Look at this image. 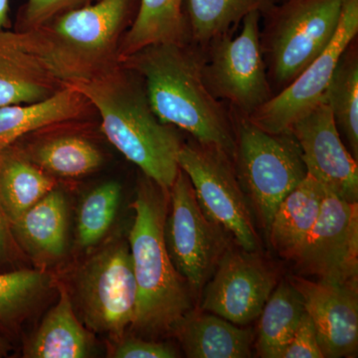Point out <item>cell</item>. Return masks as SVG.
<instances>
[{
  "mask_svg": "<svg viewBox=\"0 0 358 358\" xmlns=\"http://www.w3.org/2000/svg\"><path fill=\"white\" fill-rule=\"evenodd\" d=\"M204 59V47L188 41L150 45L120 63L141 78L160 122L233 159L234 119L229 108L207 89L202 76Z\"/></svg>",
  "mask_w": 358,
  "mask_h": 358,
  "instance_id": "cell-1",
  "label": "cell"
},
{
  "mask_svg": "<svg viewBox=\"0 0 358 358\" xmlns=\"http://www.w3.org/2000/svg\"><path fill=\"white\" fill-rule=\"evenodd\" d=\"M68 85L100 115L110 143L143 176L171 189L180 169L178 155L183 143L176 128L155 115L141 78L120 63L98 76Z\"/></svg>",
  "mask_w": 358,
  "mask_h": 358,
  "instance_id": "cell-2",
  "label": "cell"
},
{
  "mask_svg": "<svg viewBox=\"0 0 358 358\" xmlns=\"http://www.w3.org/2000/svg\"><path fill=\"white\" fill-rule=\"evenodd\" d=\"M169 199V190L143 176L133 203L129 246L138 287V308L131 327L147 336L174 333L192 312L189 285L174 268L164 241Z\"/></svg>",
  "mask_w": 358,
  "mask_h": 358,
  "instance_id": "cell-3",
  "label": "cell"
},
{
  "mask_svg": "<svg viewBox=\"0 0 358 358\" xmlns=\"http://www.w3.org/2000/svg\"><path fill=\"white\" fill-rule=\"evenodd\" d=\"M140 0H98L53 18L33 34L66 84L82 82L120 64V46Z\"/></svg>",
  "mask_w": 358,
  "mask_h": 358,
  "instance_id": "cell-4",
  "label": "cell"
},
{
  "mask_svg": "<svg viewBox=\"0 0 358 358\" xmlns=\"http://www.w3.org/2000/svg\"><path fill=\"white\" fill-rule=\"evenodd\" d=\"M231 114L235 127L232 159L238 180L268 233L279 205L307 178V167L291 131L268 133L248 117Z\"/></svg>",
  "mask_w": 358,
  "mask_h": 358,
  "instance_id": "cell-5",
  "label": "cell"
},
{
  "mask_svg": "<svg viewBox=\"0 0 358 358\" xmlns=\"http://www.w3.org/2000/svg\"><path fill=\"white\" fill-rule=\"evenodd\" d=\"M343 0H281L264 14L260 38L277 94L327 48L338 30Z\"/></svg>",
  "mask_w": 358,
  "mask_h": 358,
  "instance_id": "cell-6",
  "label": "cell"
},
{
  "mask_svg": "<svg viewBox=\"0 0 358 358\" xmlns=\"http://www.w3.org/2000/svg\"><path fill=\"white\" fill-rule=\"evenodd\" d=\"M261 18L260 13H250L237 36L228 32L203 46L207 89L231 112L247 117L274 96L261 46Z\"/></svg>",
  "mask_w": 358,
  "mask_h": 358,
  "instance_id": "cell-7",
  "label": "cell"
},
{
  "mask_svg": "<svg viewBox=\"0 0 358 358\" xmlns=\"http://www.w3.org/2000/svg\"><path fill=\"white\" fill-rule=\"evenodd\" d=\"M178 166L193 186L205 215L229 234L242 250L255 252L259 238L251 206L231 157L211 145L183 143Z\"/></svg>",
  "mask_w": 358,
  "mask_h": 358,
  "instance_id": "cell-8",
  "label": "cell"
},
{
  "mask_svg": "<svg viewBox=\"0 0 358 358\" xmlns=\"http://www.w3.org/2000/svg\"><path fill=\"white\" fill-rule=\"evenodd\" d=\"M76 289L87 327L122 338L133 326L138 308V287L129 245L112 243L92 257L77 275Z\"/></svg>",
  "mask_w": 358,
  "mask_h": 358,
  "instance_id": "cell-9",
  "label": "cell"
},
{
  "mask_svg": "<svg viewBox=\"0 0 358 358\" xmlns=\"http://www.w3.org/2000/svg\"><path fill=\"white\" fill-rule=\"evenodd\" d=\"M169 203L164 232L169 258L190 288L200 289L225 253L224 231L205 215L181 169L169 189Z\"/></svg>",
  "mask_w": 358,
  "mask_h": 358,
  "instance_id": "cell-10",
  "label": "cell"
},
{
  "mask_svg": "<svg viewBox=\"0 0 358 358\" xmlns=\"http://www.w3.org/2000/svg\"><path fill=\"white\" fill-rule=\"evenodd\" d=\"M357 34L358 0H343L338 30L327 48L291 84L250 115V121L268 133L288 131L299 119L324 102L339 59Z\"/></svg>",
  "mask_w": 358,
  "mask_h": 358,
  "instance_id": "cell-11",
  "label": "cell"
},
{
  "mask_svg": "<svg viewBox=\"0 0 358 358\" xmlns=\"http://www.w3.org/2000/svg\"><path fill=\"white\" fill-rule=\"evenodd\" d=\"M317 223L294 262L319 281L357 284L358 204L324 189Z\"/></svg>",
  "mask_w": 358,
  "mask_h": 358,
  "instance_id": "cell-12",
  "label": "cell"
},
{
  "mask_svg": "<svg viewBox=\"0 0 358 358\" xmlns=\"http://www.w3.org/2000/svg\"><path fill=\"white\" fill-rule=\"evenodd\" d=\"M205 284L201 308L236 326L260 317L277 285L272 268L254 252L226 251Z\"/></svg>",
  "mask_w": 358,
  "mask_h": 358,
  "instance_id": "cell-13",
  "label": "cell"
},
{
  "mask_svg": "<svg viewBox=\"0 0 358 358\" xmlns=\"http://www.w3.org/2000/svg\"><path fill=\"white\" fill-rule=\"evenodd\" d=\"M289 131L301 148L308 174L341 199L357 202V160L343 143L327 103H320Z\"/></svg>",
  "mask_w": 358,
  "mask_h": 358,
  "instance_id": "cell-14",
  "label": "cell"
},
{
  "mask_svg": "<svg viewBox=\"0 0 358 358\" xmlns=\"http://www.w3.org/2000/svg\"><path fill=\"white\" fill-rule=\"evenodd\" d=\"M66 86L32 31L0 29V107L41 102Z\"/></svg>",
  "mask_w": 358,
  "mask_h": 358,
  "instance_id": "cell-15",
  "label": "cell"
},
{
  "mask_svg": "<svg viewBox=\"0 0 358 358\" xmlns=\"http://www.w3.org/2000/svg\"><path fill=\"white\" fill-rule=\"evenodd\" d=\"M291 282L303 298L324 357H348L357 352V284L313 282L301 277L292 278Z\"/></svg>",
  "mask_w": 358,
  "mask_h": 358,
  "instance_id": "cell-16",
  "label": "cell"
},
{
  "mask_svg": "<svg viewBox=\"0 0 358 358\" xmlns=\"http://www.w3.org/2000/svg\"><path fill=\"white\" fill-rule=\"evenodd\" d=\"M91 108L69 85L41 102L0 107V152L34 131L81 120Z\"/></svg>",
  "mask_w": 358,
  "mask_h": 358,
  "instance_id": "cell-17",
  "label": "cell"
},
{
  "mask_svg": "<svg viewBox=\"0 0 358 358\" xmlns=\"http://www.w3.org/2000/svg\"><path fill=\"white\" fill-rule=\"evenodd\" d=\"M324 193L319 181L308 174L279 205L268 235L280 256L293 261L298 256L319 218Z\"/></svg>",
  "mask_w": 358,
  "mask_h": 358,
  "instance_id": "cell-18",
  "label": "cell"
},
{
  "mask_svg": "<svg viewBox=\"0 0 358 358\" xmlns=\"http://www.w3.org/2000/svg\"><path fill=\"white\" fill-rule=\"evenodd\" d=\"M67 222L64 194L53 188L11 224L10 229L14 241L30 256L50 260L64 255Z\"/></svg>",
  "mask_w": 358,
  "mask_h": 358,
  "instance_id": "cell-19",
  "label": "cell"
},
{
  "mask_svg": "<svg viewBox=\"0 0 358 358\" xmlns=\"http://www.w3.org/2000/svg\"><path fill=\"white\" fill-rule=\"evenodd\" d=\"M174 333L190 358H247L252 355L253 334L214 313H193Z\"/></svg>",
  "mask_w": 358,
  "mask_h": 358,
  "instance_id": "cell-20",
  "label": "cell"
},
{
  "mask_svg": "<svg viewBox=\"0 0 358 358\" xmlns=\"http://www.w3.org/2000/svg\"><path fill=\"white\" fill-rule=\"evenodd\" d=\"M93 348L92 334L80 322L65 289L49 310L34 336L25 345L28 358H84Z\"/></svg>",
  "mask_w": 358,
  "mask_h": 358,
  "instance_id": "cell-21",
  "label": "cell"
},
{
  "mask_svg": "<svg viewBox=\"0 0 358 358\" xmlns=\"http://www.w3.org/2000/svg\"><path fill=\"white\" fill-rule=\"evenodd\" d=\"M55 185L53 176L37 166L15 143L0 152V207L10 225Z\"/></svg>",
  "mask_w": 358,
  "mask_h": 358,
  "instance_id": "cell-22",
  "label": "cell"
},
{
  "mask_svg": "<svg viewBox=\"0 0 358 358\" xmlns=\"http://www.w3.org/2000/svg\"><path fill=\"white\" fill-rule=\"evenodd\" d=\"M188 41L185 0H140L136 17L122 37L120 61L150 45Z\"/></svg>",
  "mask_w": 358,
  "mask_h": 358,
  "instance_id": "cell-23",
  "label": "cell"
},
{
  "mask_svg": "<svg viewBox=\"0 0 358 358\" xmlns=\"http://www.w3.org/2000/svg\"><path fill=\"white\" fill-rule=\"evenodd\" d=\"M281 0H185L190 41L205 46L234 32L250 13L263 16Z\"/></svg>",
  "mask_w": 358,
  "mask_h": 358,
  "instance_id": "cell-24",
  "label": "cell"
},
{
  "mask_svg": "<svg viewBox=\"0 0 358 358\" xmlns=\"http://www.w3.org/2000/svg\"><path fill=\"white\" fill-rule=\"evenodd\" d=\"M306 313L301 294L291 282H282L259 317L257 348L260 357L282 358Z\"/></svg>",
  "mask_w": 358,
  "mask_h": 358,
  "instance_id": "cell-25",
  "label": "cell"
},
{
  "mask_svg": "<svg viewBox=\"0 0 358 358\" xmlns=\"http://www.w3.org/2000/svg\"><path fill=\"white\" fill-rule=\"evenodd\" d=\"M327 103L343 143L358 159V51L357 39L343 52L326 94Z\"/></svg>",
  "mask_w": 358,
  "mask_h": 358,
  "instance_id": "cell-26",
  "label": "cell"
},
{
  "mask_svg": "<svg viewBox=\"0 0 358 358\" xmlns=\"http://www.w3.org/2000/svg\"><path fill=\"white\" fill-rule=\"evenodd\" d=\"M24 152L45 173L60 178H80L96 171L103 164L99 148L78 136H53Z\"/></svg>",
  "mask_w": 358,
  "mask_h": 358,
  "instance_id": "cell-27",
  "label": "cell"
},
{
  "mask_svg": "<svg viewBox=\"0 0 358 358\" xmlns=\"http://www.w3.org/2000/svg\"><path fill=\"white\" fill-rule=\"evenodd\" d=\"M48 285V275L40 271L0 273V331L17 326Z\"/></svg>",
  "mask_w": 358,
  "mask_h": 358,
  "instance_id": "cell-28",
  "label": "cell"
},
{
  "mask_svg": "<svg viewBox=\"0 0 358 358\" xmlns=\"http://www.w3.org/2000/svg\"><path fill=\"white\" fill-rule=\"evenodd\" d=\"M122 186L108 181L84 197L78 211V242L83 248L96 246L114 222L121 200Z\"/></svg>",
  "mask_w": 358,
  "mask_h": 358,
  "instance_id": "cell-29",
  "label": "cell"
},
{
  "mask_svg": "<svg viewBox=\"0 0 358 358\" xmlns=\"http://www.w3.org/2000/svg\"><path fill=\"white\" fill-rule=\"evenodd\" d=\"M98 0H26L14 29L33 31L61 14L94 3Z\"/></svg>",
  "mask_w": 358,
  "mask_h": 358,
  "instance_id": "cell-30",
  "label": "cell"
},
{
  "mask_svg": "<svg viewBox=\"0 0 358 358\" xmlns=\"http://www.w3.org/2000/svg\"><path fill=\"white\" fill-rule=\"evenodd\" d=\"M282 358H324L317 341V331L308 313L303 315Z\"/></svg>",
  "mask_w": 358,
  "mask_h": 358,
  "instance_id": "cell-31",
  "label": "cell"
},
{
  "mask_svg": "<svg viewBox=\"0 0 358 358\" xmlns=\"http://www.w3.org/2000/svg\"><path fill=\"white\" fill-rule=\"evenodd\" d=\"M115 358H176L178 353L169 343L129 338L115 346Z\"/></svg>",
  "mask_w": 358,
  "mask_h": 358,
  "instance_id": "cell-32",
  "label": "cell"
},
{
  "mask_svg": "<svg viewBox=\"0 0 358 358\" xmlns=\"http://www.w3.org/2000/svg\"><path fill=\"white\" fill-rule=\"evenodd\" d=\"M13 240L10 224L7 221L0 207V263L6 262L7 259H9L13 250Z\"/></svg>",
  "mask_w": 358,
  "mask_h": 358,
  "instance_id": "cell-33",
  "label": "cell"
},
{
  "mask_svg": "<svg viewBox=\"0 0 358 358\" xmlns=\"http://www.w3.org/2000/svg\"><path fill=\"white\" fill-rule=\"evenodd\" d=\"M10 26L9 0H0V29H8V28H10Z\"/></svg>",
  "mask_w": 358,
  "mask_h": 358,
  "instance_id": "cell-34",
  "label": "cell"
},
{
  "mask_svg": "<svg viewBox=\"0 0 358 358\" xmlns=\"http://www.w3.org/2000/svg\"><path fill=\"white\" fill-rule=\"evenodd\" d=\"M9 350H10V345H9L8 341L0 336V358L7 357Z\"/></svg>",
  "mask_w": 358,
  "mask_h": 358,
  "instance_id": "cell-35",
  "label": "cell"
}]
</instances>
